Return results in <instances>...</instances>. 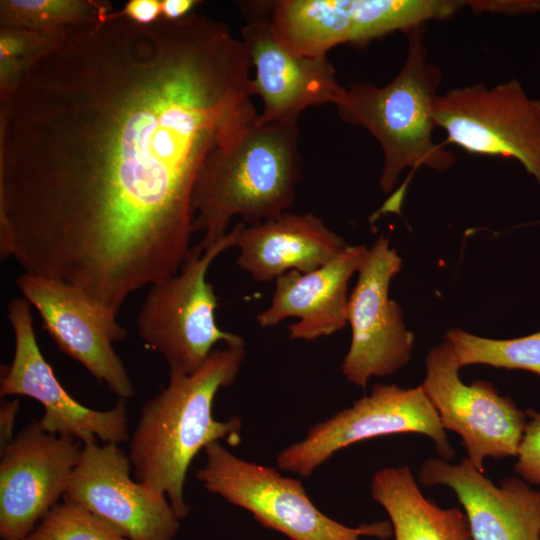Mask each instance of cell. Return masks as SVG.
Instances as JSON below:
<instances>
[{"label":"cell","instance_id":"cell-1","mask_svg":"<svg viewBox=\"0 0 540 540\" xmlns=\"http://www.w3.org/2000/svg\"><path fill=\"white\" fill-rule=\"evenodd\" d=\"M251 59L223 22L66 28L0 94V255L118 314L178 273L210 153L256 121Z\"/></svg>","mask_w":540,"mask_h":540},{"label":"cell","instance_id":"cell-2","mask_svg":"<svg viewBox=\"0 0 540 540\" xmlns=\"http://www.w3.org/2000/svg\"><path fill=\"white\" fill-rule=\"evenodd\" d=\"M245 352V343L226 345L190 375L170 372L167 386L141 408L129 444L132 471L138 482L167 497L180 520L189 513L184 483L194 457L213 442L240 443V418L215 419L213 402L236 380Z\"/></svg>","mask_w":540,"mask_h":540},{"label":"cell","instance_id":"cell-3","mask_svg":"<svg viewBox=\"0 0 540 540\" xmlns=\"http://www.w3.org/2000/svg\"><path fill=\"white\" fill-rule=\"evenodd\" d=\"M302 178L297 123H255L235 142L206 158L193 194V230L204 248L227 234L231 219L249 225L290 208Z\"/></svg>","mask_w":540,"mask_h":540},{"label":"cell","instance_id":"cell-4","mask_svg":"<svg viewBox=\"0 0 540 540\" xmlns=\"http://www.w3.org/2000/svg\"><path fill=\"white\" fill-rule=\"evenodd\" d=\"M423 28L404 32L406 59L389 83L382 87L352 83L336 104L340 119L363 127L380 144L384 161L379 186L385 193L407 168L426 166L443 172L456 162L455 154L433 138V104L441 70L427 61Z\"/></svg>","mask_w":540,"mask_h":540},{"label":"cell","instance_id":"cell-5","mask_svg":"<svg viewBox=\"0 0 540 540\" xmlns=\"http://www.w3.org/2000/svg\"><path fill=\"white\" fill-rule=\"evenodd\" d=\"M242 225L236 224L207 248L191 247L176 275L150 286L137 317V330L144 344L164 357L170 372H196L219 342L245 343L239 335L218 327L217 297L206 280L212 262L236 246Z\"/></svg>","mask_w":540,"mask_h":540},{"label":"cell","instance_id":"cell-6","mask_svg":"<svg viewBox=\"0 0 540 540\" xmlns=\"http://www.w3.org/2000/svg\"><path fill=\"white\" fill-rule=\"evenodd\" d=\"M205 465L195 472L207 491L248 512L266 528L291 540H361L363 536L387 539L393 535L389 521L349 527L321 512L300 480L278 469L244 460L213 442L204 448Z\"/></svg>","mask_w":540,"mask_h":540},{"label":"cell","instance_id":"cell-7","mask_svg":"<svg viewBox=\"0 0 540 540\" xmlns=\"http://www.w3.org/2000/svg\"><path fill=\"white\" fill-rule=\"evenodd\" d=\"M401 433L425 435L434 442L440 458L454 457L446 430L420 386L376 384L369 395L315 423L303 439L282 449L276 456L277 468L307 477L341 449Z\"/></svg>","mask_w":540,"mask_h":540},{"label":"cell","instance_id":"cell-8","mask_svg":"<svg viewBox=\"0 0 540 540\" xmlns=\"http://www.w3.org/2000/svg\"><path fill=\"white\" fill-rule=\"evenodd\" d=\"M468 7L455 0H281L271 20L278 36L296 53L325 56L344 43L364 44L401 30L446 19Z\"/></svg>","mask_w":540,"mask_h":540},{"label":"cell","instance_id":"cell-9","mask_svg":"<svg viewBox=\"0 0 540 540\" xmlns=\"http://www.w3.org/2000/svg\"><path fill=\"white\" fill-rule=\"evenodd\" d=\"M433 119L448 142L473 154L514 158L540 185V100L529 98L518 81L449 90L436 97Z\"/></svg>","mask_w":540,"mask_h":540},{"label":"cell","instance_id":"cell-10","mask_svg":"<svg viewBox=\"0 0 540 540\" xmlns=\"http://www.w3.org/2000/svg\"><path fill=\"white\" fill-rule=\"evenodd\" d=\"M426 375L420 385L445 430L457 433L467 459L483 472L486 458L516 456L527 415L490 382L465 384L451 344L445 340L426 357Z\"/></svg>","mask_w":540,"mask_h":540},{"label":"cell","instance_id":"cell-11","mask_svg":"<svg viewBox=\"0 0 540 540\" xmlns=\"http://www.w3.org/2000/svg\"><path fill=\"white\" fill-rule=\"evenodd\" d=\"M402 267L397 251L381 235L367 248L356 285L348 298L351 343L341 372L365 388L371 377L395 374L410 360L414 335L403 321L400 305L389 298L391 280Z\"/></svg>","mask_w":540,"mask_h":540},{"label":"cell","instance_id":"cell-12","mask_svg":"<svg viewBox=\"0 0 540 540\" xmlns=\"http://www.w3.org/2000/svg\"><path fill=\"white\" fill-rule=\"evenodd\" d=\"M272 4H239L245 19L241 40L255 67L252 92L263 101L256 123H297L300 113L311 106L336 105L346 88L337 81L327 55H300L278 36L271 20Z\"/></svg>","mask_w":540,"mask_h":540},{"label":"cell","instance_id":"cell-13","mask_svg":"<svg viewBox=\"0 0 540 540\" xmlns=\"http://www.w3.org/2000/svg\"><path fill=\"white\" fill-rule=\"evenodd\" d=\"M30 306L24 297L8 304L15 345L11 363L3 368L1 397L19 395L38 401L44 410L39 422L45 431L71 436L83 445L96 443L98 438L113 444L127 441V400L118 398L112 408L95 410L71 397L40 351Z\"/></svg>","mask_w":540,"mask_h":540},{"label":"cell","instance_id":"cell-14","mask_svg":"<svg viewBox=\"0 0 540 540\" xmlns=\"http://www.w3.org/2000/svg\"><path fill=\"white\" fill-rule=\"evenodd\" d=\"M15 282L38 311L43 330L62 352L118 398L128 400L135 395V387L113 347L127 336L117 313L57 280L22 273Z\"/></svg>","mask_w":540,"mask_h":540},{"label":"cell","instance_id":"cell-15","mask_svg":"<svg viewBox=\"0 0 540 540\" xmlns=\"http://www.w3.org/2000/svg\"><path fill=\"white\" fill-rule=\"evenodd\" d=\"M131 471L118 444H85L63 500L80 505L127 540H173L180 519L169 500L133 480Z\"/></svg>","mask_w":540,"mask_h":540},{"label":"cell","instance_id":"cell-16","mask_svg":"<svg viewBox=\"0 0 540 540\" xmlns=\"http://www.w3.org/2000/svg\"><path fill=\"white\" fill-rule=\"evenodd\" d=\"M82 442L26 425L3 449L0 461V538L22 540L64 497Z\"/></svg>","mask_w":540,"mask_h":540},{"label":"cell","instance_id":"cell-17","mask_svg":"<svg viewBox=\"0 0 540 540\" xmlns=\"http://www.w3.org/2000/svg\"><path fill=\"white\" fill-rule=\"evenodd\" d=\"M418 476L426 487L443 485L454 491L472 540H540V491L521 478L494 485L467 458L451 464L435 457L422 462Z\"/></svg>","mask_w":540,"mask_h":540},{"label":"cell","instance_id":"cell-18","mask_svg":"<svg viewBox=\"0 0 540 540\" xmlns=\"http://www.w3.org/2000/svg\"><path fill=\"white\" fill-rule=\"evenodd\" d=\"M367 247H348L335 259L313 271H289L275 280L270 305L257 315L261 327H273L286 318L298 321L288 328L289 338L312 341L330 336L347 325L348 282Z\"/></svg>","mask_w":540,"mask_h":540},{"label":"cell","instance_id":"cell-19","mask_svg":"<svg viewBox=\"0 0 540 540\" xmlns=\"http://www.w3.org/2000/svg\"><path fill=\"white\" fill-rule=\"evenodd\" d=\"M236 264L257 282L276 280L295 270L307 273L337 256L348 244L311 213L284 212L239 231Z\"/></svg>","mask_w":540,"mask_h":540},{"label":"cell","instance_id":"cell-20","mask_svg":"<svg viewBox=\"0 0 540 540\" xmlns=\"http://www.w3.org/2000/svg\"><path fill=\"white\" fill-rule=\"evenodd\" d=\"M371 495L388 514L395 540H472L465 513L426 498L408 465L376 472Z\"/></svg>","mask_w":540,"mask_h":540},{"label":"cell","instance_id":"cell-21","mask_svg":"<svg viewBox=\"0 0 540 540\" xmlns=\"http://www.w3.org/2000/svg\"><path fill=\"white\" fill-rule=\"evenodd\" d=\"M111 11L108 1L1 0L0 26L56 37L68 27Z\"/></svg>","mask_w":540,"mask_h":540},{"label":"cell","instance_id":"cell-22","mask_svg":"<svg viewBox=\"0 0 540 540\" xmlns=\"http://www.w3.org/2000/svg\"><path fill=\"white\" fill-rule=\"evenodd\" d=\"M460 367L483 364L496 368L523 369L540 375V332L514 339H490L459 328L446 335Z\"/></svg>","mask_w":540,"mask_h":540},{"label":"cell","instance_id":"cell-23","mask_svg":"<svg viewBox=\"0 0 540 540\" xmlns=\"http://www.w3.org/2000/svg\"><path fill=\"white\" fill-rule=\"evenodd\" d=\"M22 540H127L115 529L73 502L50 509Z\"/></svg>","mask_w":540,"mask_h":540},{"label":"cell","instance_id":"cell-24","mask_svg":"<svg viewBox=\"0 0 540 540\" xmlns=\"http://www.w3.org/2000/svg\"><path fill=\"white\" fill-rule=\"evenodd\" d=\"M56 37L0 28V94L11 88L27 64Z\"/></svg>","mask_w":540,"mask_h":540},{"label":"cell","instance_id":"cell-25","mask_svg":"<svg viewBox=\"0 0 540 540\" xmlns=\"http://www.w3.org/2000/svg\"><path fill=\"white\" fill-rule=\"evenodd\" d=\"M526 415L514 470L525 482L540 485V412L527 410Z\"/></svg>","mask_w":540,"mask_h":540},{"label":"cell","instance_id":"cell-26","mask_svg":"<svg viewBox=\"0 0 540 540\" xmlns=\"http://www.w3.org/2000/svg\"><path fill=\"white\" fill-rule=\"evenodd\" d=\"M121 12L137 24H153L162 17V0H130Z\"/></svg>","mask_w":540,"mask_h":540},{"label":"cell","instance_id":"cell-27","mask_svg":"<svg viewBox=\"0 0 540 540\" xmlns=\"http://www.w3.org/2000/svg\"><path fill=\"white\" fill-rule=\"evenodd\" d=\"M540 10L538 1H511V0H475L474 12L490 13H522Z\"/></svg>","mask_w":540,"mask_h":540},{"label":"cell","instance_id":"cell-28","mask_svg":"<svg viewBox=\"0 0 540 540\" xmlns=\"http://www.w3.org/2000/svg\"><path fill=\"white\" fill-rule=\"evenodd\" d=\"M19 409V400L14 399L6 402L0 409V450L12 441L13 428L17 411Z\"/></svg>","mask_w":540,"mask_h":540},{"label":"cell","instance_id":"cell-29","mask_svg":"<svg viewBox=\"0 0 540 540\" xmlns=\"http://www.w3.org/2000/svg\"><path fill=\"white\" fill-rule=\"evenodd\" d=\"M198 3L200 2L195 0H162L161 19L169 21L181 19L189 15Z\"/></svg>","mask_w":540,"mask_h":540}]
</instances>
